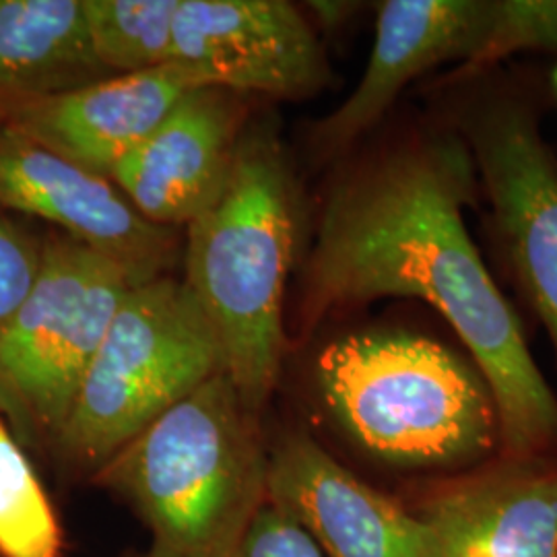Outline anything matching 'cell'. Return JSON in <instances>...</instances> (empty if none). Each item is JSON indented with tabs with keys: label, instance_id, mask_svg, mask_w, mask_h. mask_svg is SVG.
<instances>
[{
	"label": "cell",
	"instance_id": "6da1fadb",
	"mask_svg": "<svg viewBox=\"0 0 557 557\" xmlns=\"http://www.w3.org/2000/svg\"><path fill=\"white\" fill-rule=\"evenodd\" d=\"M481 205L471 151L436 112L349 161L320 207L296 324L306 335L376 299L423 301L487 380L502 455L545 458L557 448V398L469 234L467 211Z\"/></svg>",
	"mask_w": 557,
	"mask_h": 557
},
{
	"label": "cell",
	"instance_id": "7a4b0ae2",
	"mask_svg": "<svg viewBox=\"0 0 557 557\" xmlns=\"http://www.w3.org/2000/svg\"><path fill=\"white\" fill-rule=\"evenodd\" d=\"M329 419L366 457L398 471L457 478L494 462V393L467 349L411 326H366L314 359Z\"/></svg>",
	"mask_w": 557,
	"mask_h": 557
},
{
	"label": "cell",
	"instance_id": "3957f363",
	"mask_svg": "<svg viewBox=\"0 0 557 557\" xmlns=\"http://www.w3.org/2000/svg\"><path fill=\"white\" fill-rule=\"evenodd\" d=\"M298 182L273 122L244 128L220 195L186 225L184 283L220 343L223 374L259 416L285 349V292L296 259Z\"/></svg>",
	"mask_w": 557,
	"mask_h": 557
},
{
	"label": "cell",
	"instance_id": "277c9868",
	"mask_svg": "<svg viewBox=\"0 0 557 557\" xmlns=\"http://www.w3.org/2000/svg\"><path fill=\"white\" fill-rule=\"evenodd\" d=\"M259 416L227 374L200 384L91 475L149 531L145 557H232L267 504Z\"/></svg>",
	"mask_w": 557,
	"mask_h": 557
},
{
	"label": "cell",
	"instance_id": "5b68a950",
	"mask_svg": "<svg viewBox=\"0 0 557 557\" xmlns=\"http://www.w3.org/2000/svg\"><path fill=\"white\" fill-rule=\"evenodd\" d=\"M223 372L220 343L184 278L133 285L101 338L52 455L89 478L147 425Z\"/></svg>",
	"mask_w": 557,
	"mask_h": 557
},
{
	"label": "cell",
	"instance_id": "8992f818",
	"mask_svg": "<svg viewBox=\"0 0 557 557\" xmlns=\"http://www.w3.org/2000/svg\"><path fill=\"white\" fill-rule=\"evenodd\" d=\"M432 112L469 147L494 250L557 358V158L543 137L537 103L517 81L490 69L438 83Z\"/></svg>",
	"mask_w": 557,
	"mask_h": 557
},
{
	"label": "cell",
	"instance_id": "52a82bcc",
	"mask_svg": "<svg viewBox=\"0 0 557 557\" xmlns=\"http://www.w3.org/2000/svg\"><path fill=\"white\" fill-rule=\"evenodd\" d=\"M128 271L57 230L44 232L27 298L0 331V418L27 453L52 455Z\"/></svg>",
	"mask_w": 557,
	"mask_h": 557
},
{
	"label": "cell",
	"instance_id": "ba28073f",
	"mask_svg": "<svg viewBox=\"0 0 557 557\" xmlns=\"http://www.w3.org/2000/svg\"><path fill=\"white\" fill-rule=\"evenodd\" d=\"M170 64L239 96L304 100L331 66L306 13L285 0H180Z\"/></svg>",
	"mask_w": 557,
	"mask_h": 557
},
{
	"label": "cell",
	"instance_id": "9c48e42d",
	"mask_svg": "<svg viewBox=\"0 0 557 557\" xmlns=\"http://www.w3.org/2000/svg\"><path fill=\"white\" fill-rule=\"evenodd\" d=\"M0 209L52 230L119 262L140 285L170 275L180 259L176 227L151 223L112 180L0 126Z\"/></svg>",
	"mask_w": 557,
	"mask_h": 557
},
{
	"label": "cell",
	"instance_id": "30bf717a",
	"mask_svg": "<svg viewBox=\"0 0 557 557\" xmlns=\"http://www.w3.org/2000/svg\"><path fill=\"white\" fill-rule=\"evenodd\" d=\"M494 0H384L376 38L356 89L320 120L314 149L338 160L368 137L413 83L444 64L455 73L478 69L490 36Z\"/></svg>",
	"mask_w": 557,
	"mask_h": 557
},
{
	"label": "cell",
	"instance_id": "8fae6325",
	"mask_svg": "<svg viewBox=\"0 0 557 557\" xmlns=\"http://www.w3.org/2000/svg\"><path fill=\"white\" fill-rule=\"evenodd\" d=\"M267 502L292 518L324 557H436L413 510L292 432L269 453Z\"/></svg>",
	"mask_w": 557,
	"mask_h": 557
},
{
	"label": "cell",
	"instance_id": "7c38bea8",
	"mask_svg": "<svg viewBox=\"0 0 557 557\" xmlns=\"http://www.w3.org/2000/svg\"><path fill=\"white\" fill-rule=\"evenodd\" d=\"M244 96L199 85L186 91L110 178L145 220L188 225L220 195L236 160Z\"/></svg>",
	"mask_w": 557,
	"mask_h": 557
},
{
	"label": "cell",
	"instance_id": "4fadbf2b",
	"mask_svg": "<svg viewBox=\"0 0 557 557\" xmlns=\"http://www.w3.org/2000/svg\"><path fill=\"white\" fill-rule=\"evenodd\" d=\"M413 515L436 557H557V462L504 457L442 479Z\"/></svg>",
	"mask_w": 557,
	"mask_h": 557
},
{
	"label": "cell",
	"instance_id": "5bb4252c",
	"mask_svg": "<svg viewBox=\"0 0 557 557\" xmlns=\"http://www.w3.org/2000/svg\"><path fill=\"white\" fill-rule=\"evenodd\" d=\"M199 85L174 64L108 75L69 91L0 103V126L110 178L180 98Z\"/></svg>",
	"mask_w": 557,
	"mask_h": 557
},
{
	"label": "cell",
	"instance_id": "9a60e30c",
	"mask_svg": "<svg viewBox=\"0 0 557 557\" xmlns=\"http://www.w3.org/2000/svg\"><path fill=\"white\" fill-rule=\"evenodd\" d=\"M108 77L91 52L83 0H0V103Z\"/></svg>",
	"mask_w": 557,
	"mask_h": 557
},
{
	"label": "cell",
	"instance_id": "2e32d148",
	"mask_svg": "<svg viewBox=\"0 0 557 557\" xmlns=\"http://www.w3.org/2000/svg\"><path fill=\"white\" fill-rule=\"evenodd\" d=\"M180 0H83L91 52L108 75L170 64Z\"/></svg>",
	"mask_w": 557,
	"mask_h": 557
},
{
	"label": "cell",
	"instance_id": "e0dca14e",
	"mask_svg": "<svg viewBox=\"0 0 557 557\" xmlns=\"http://www.w3.org/2000/svg\"><path fill=\"white\" fill-rule=\"evenodd\" d=\"M57 508L29 453L0 418V557H62Z\"/></svg>",
	"mask_w": 557,
	"mask_h": 557
},
{
	"label": "cell",
	"instance_id": "ac0fdd59",
	"mask_svg": "<svg viewBox=\"0 0 557 557\" xmlns=\"http://www.w3.org/2000/svg\"><path fill=\"white\" fill-rule=\"evenodd\" d=\"M533 50L557 54V0H494L490 36L471 73L496 69L499 60Z\"/></svg>",
	"mask_w": 557,
	"mask_h": 557
},
{
	"label": "cell",
	"instance_id": "d6986e66",
	"mask_svg": "<svg viewBox=\"0 0 557 557\" xmlns=\"http://www.w3.org/2000/svg\"><path fill=\"white\" fill-rule=\"evenodd\" d=\"M44 234L0 209V331L27 298L41 264Z\"/></svg>",
	"mask_w": 557,
	"mask_h": 557
},
{
	"label": "cell",
	"instance_id": "ffe728a7",
	"mask_svg": "<svg viewBox=\"0 0 557 557\" xmlns=\"http://www.w3.org/2000/svg\"><path fill=\"white\" fill-rule=\"evenodd\" d=\"M232 557L324 556L301 527L267 502Z\"/></svg>",
	"mask_w": 557,
	"mask_h": 557
},
{
	"label": "cell",
	"instance_id": "44dd1931",
	"mask_svg": "<svg viewBox=\"0 0 557 557\" xmlns=\"http://www.w3.org/2000/svg\"><path fill=\"white\" fill-rule=\"evenodd\" d=\"M308 13H312L322 27L338 29L358 11L356 2H308Z\"/></svg>",
	"mask_w": 557,
	"mask_h": 557
},
{
	"label": "cell",
	"instance_id": "7402d4cb",
	"mask_svg": "<svg viewBox=\"0 0 557 557\" xmlns=\"http://www.w3.org/2000/svg\"><path fill=\"white\" fill-rule=\"evenodd\" d=\"M549 85H552V94H554V98H556L557 103V66L552 71V77H549Z\"/></svg>",
	"mask_w": 557,
	"mask_h": 557
}]
</instances>
